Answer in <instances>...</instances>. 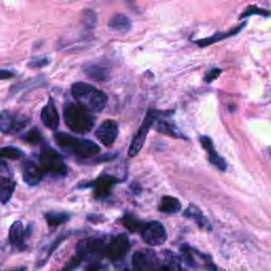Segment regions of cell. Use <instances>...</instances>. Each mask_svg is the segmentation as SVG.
<instances>
[{"mask_svg": "<svg viewBox=\"0 0 271 271\" xmlns=\"http://www.w3.org/2000/svg\"><path fill=\"white\" fill-rule=\"evenodd\" d=\"M54 140L64 152L80 159L94 158L101 152V148L96 142L71 136L66 133L54 134Z\"/></svg>", "mask_w": 271, "mask_h": 271, "instance_id": "1", "label": "cell"}, {"mask_svg": "<svg viewBox=\"0 0 271 271\" xmlns=\"http://www.w3.org/2000/svg\"><path fill=\"white\" fill-rule=\"evenodd\" d=\"M64 121L70 131L80 135L92 132L96 124L93 112L80 103H69L64 107Z\"/></svg>", "mask_w": 271, "mask_h": 271, "instance_id": "2", "label": "cell"}, {"mask_svg": "<svg viewBox=\"0 0 271 271\" xmlns=\"http://www.w3.org/2000/svg\"><path fill=\"white\" fill-rule=\"evenodd\" d=\"M71 93L78 103L93 113H102L108 101V97L104 92L84 82L72 85Z\"/></svg>", "mask_w": 271, "mask_h": 271, "instance_id": "3", "label": "cell"}, {"mask_svg": "<svg viewBox=\"0 0 271 271\" xmlns=\"http://www.w3.org/2000/svg\"><path fill=\"white\" fill-rule=\"evenodd\" d=\"M107 238H87L78 243L76 258L81 262H100L104 258Z\"/></svg>", "mask_w": 271, "mask_h": 271, "instance_id": "4", "label": "cell"}, {"mask_svg": "<svg viewBox=\"0 0 271 271\" xmlns=\"http://www.w3.org/2000/svg\"><path fill=\"white\" fill-rule=\"evenodd\" d=\"M131 246L129 237L125 233H119L111 239H107L104 258L111 261L113 264H120L128 257Z\"/></svg>", "mask_w": 271, "mask_h": 271, "instance_id": "5", "label": "cell"}, {"mask_svg": "<svg viewBox=\"0 0 271 271\" xmlns=\"http://www.w3.org/2000/svg\"><path fill=\"white\" fill-rule=\"evenodd\" d=\"M40 162L44 171L53 177H65L68 169L60 153L50 147H44L41 150Z\"/></svg>", "mask_w": 271, "mask_h": 271, "instance_id": "6", "label": "cell"}, {"mask_svg": "<svg viewBox=\"0 0 271 271\" xmlns=\"http://www.w3.org/2000/svg\"><path fill=\"white\" fill-rule=\"evenodd\" d=\"M124 182V179H120L116 176L110 174H103L97 179L86 184L79 186V189H92L94 191V198L97 201H104L110 197L114 187L118 184Z\"/></svg>", "mask_w": 271, "mask_h": 271, "instance_id": "7", "label": "cell"}, {"mask_svg": "<svg viewBox=\"0 0 271 271\" xmlns=\"http://www.w3.org/2000/svg\"><path fill=\"white\" fill-rule=\"evenodd\" d=\"M31 118L20 113L4 111L0 113V133L15 135L22 132L30 123Z\"/></svg>", "mask_w": 271, "mask_h": 271, "instance_id": "8", "label": "cell"}, {"mask_svg": "<svg viewBox=\"0 0 271 271\" xmlns=\"http://www.w3.org/2000/svg\"><path fill=\"white\" fill-rule=\"evenodd\" d=\"M161 112L155 111V110H151L150 112H148L146 118H144L139 131L137 132V134L135 135L134 139L131 142V146H130V150H129V156L130 157H136L140 151L142 150L144 143H146L147 140V136L150 132V130L152 129V126L154 125V123L157 121V119L161 116Z\"/></svg>", "mask_w": 271, "mask_h": 271, "instance_id": "9", "label": "cell"}, {"mask_svg": "<svg viewBox=\"0 0 271 271\" xmlns=\"http://www.w3.org/2000/svg\"><path fill=\"white\" fill-rule=\"evenodd\" d=\"M198 259L204 260L208 264L209 270L218 269V267L214 265L212 258L209 257L208 255H205L203 254V252L198 251L197 249L192 248L188 244H185L180 247V260H182V263L185 264L188 268H191V269L204 268L202 263L198 262Z\"/></svg>", "mask_w": 271, "mask_h": 271, "instance_id": "10", "label": "cell"}, {"mask_svg": "<svg viewBox=\"0 0 271 271\" xmlns=\"http://www.w3.org/2000/svg\"><path fill=\"white\" fill-rule=\"evenodd\" d=\"M140 233L143 242L149 246H161L168 240L165 226L157 221L146 223Z\"/></svg>", "mask_w": 271, "mask_h": 271, "instance_id": "11", "label": "cell"}, {"mask_svg": "<svg viewBox=\"0 0 271 271\" xmlns=\"http://www.w3.org/2000/svg\"><path fill=\"white\" fill-rule=\"evenodd\" d=\"M133 268L138 271L156 270L161 268L162 263L159 261L157 254L152 249H140L133 255Z\"/></svg>", "mask_w": 271, "mask_h": 271, "instance_id": "12", "label": "cell"}, {"mask_svg": "<svg viewBox=\"0 0 271 271\" xmlns=\"http://www.w3.org/2000/svg\"><path fill=\"white\" fill-rule=\"evenodd\" d=\"M32 225H29L27 228L24 227V224L21 221L15 222L9 232V241L12 247L18 251H25L28 247L27 242L31 237Z\"/></svg>", "mask_w": 271, "mask_h": 271, "instance_id": "13", "label": "cell"}, {"mask_svg": "<svg viewBox=\"0 0 271 271\" xmlns=\"http://www.w3.org/2000/svg\"><path fill=\"white\" fill-rule=\"evenodd\" d=\"M119 136V125L115 120L104 121L96 132L97 139L105 147H112Z\"/></svg>", "mask_w": 271, "mask_h": 271, "instance_id": "14", "label": "cell"}, {"mask_svg": "<svg viewBox=\"0 0 271 271\" xmlns=\"http://www.w3.org/2000/svg\"><path fill=\"white\" fill-rule=\"evenodd\" d=\"M46 172L42 166L36 165L33 161H26L23 168V178L24 182L30 187L39 186L45 176Z\"/></svg>", "mask_w": 271, "mask_h": 271, "instance_id": "15", "label": "cell"}, {"mask_svg": "<svg viewBox=\"0 0 271 271\" xmlns=\"http://www.w3.org/2000/svg\"><path fill=\"white\" fill-rule=\"evenodd\" d=\"M41 120L46 128L52 131H56L60 126V115L52 98L49 99L48 104L43 108L41 113Z\"/></svg>", "mask_w": 271, "mask_h": 271, "instance_id": "16", "label": "cell"}, {"mask_svg": "<svg viewBox=\"0 0 271 271\" xmlns=\"http://www.w3.org/2000/svg\"><path fill=\"white\" fill-rule=\"evenodd\" d=\"M200 141H201L203 149H205L206 152L208 153L209 160H210L211 164L214 167L218 168L220 171L225 172L227 170V162L222 156H220L218 154V152H216L211 138H209L208 136H202L200 138Z\"/></svg>", "mask_w": 271, "mask_h": 271, "instance_id": "17", "label": "cell"}, {"mask_svg": "<svg viewBox=\"0 0 271 271\" xmlns=\"http://www.w3.org/2000/svg\"><path fill=\"white\" fill-rule=\"evenodd\" d=\"M84 74L95 82H105L110 79V68L98 63H88L83 67Z\"/></svg>", "mask_w": 271, "mask_h": 271, "instance_id": "18", "label": "cell"}, {"mask_svg": "<svg viewBox=\"0 0 271 271\" xmlns=\"http://www.w3.org/2000/svg\"><path fill=\"white\" fill-rule=\"evenodd\" d=\"M184 216L187 219L193 220L197 224V226L203 230H208V231L212 230L211 224L209 223L206 216L203 214L202 210L195 205H190L188 209L184 212Z\"/></svg>", "mask_w": 271, "mask_h": 271, "instance_id": "19", "label": "cell"}, {"mask_svg": "<svg viewBox=\"0 0 271 271\" xmlns=\"http://www.w3.org/2000/svg\"><path fill=\"white\" fill-rule=\"evenodd\" d=\"M246 26V23H243L241 24L240 26L233 28L232 30L228 31V32H225V33H216L214 34L213 36H211V38H208V39H204V40H201V41H196L195 43L201 46V47H207V46H210L212 44H215V43H219L221 41H224L226 39H229V38H232V36L237 35L238 33H240L243 28Z\"/></svg>", "mask_w": 271, "mask_h": 271, "instance_id": "20", "label": "cell"}, {"mask_svg": "<svg viewBox=\"0 0 271 271\" xmlns=\"http://www.w3.org/2000/svg\"><path fill=\"white\" fill-rule=\"evenodd\" d=\"M16 189V183L13 179L0 176V204L6 205L10 202Z\"/></svg>", "mask_w": 271, "mask_h": 271, "instance_id": "21", "label": "cell"}, {"mask_svg": "<svg viewBox=\"0 0 271 271\" xmlns=\"http://www.w3.org/2000/svg\"><path fill=\"white\" fill-rule=\"evenodd\" d=\"M164 115V113L161 114V116ZM160 116V117H161ZM160 117L157 119V132H159L160 134H164V135H167L169 137H174V138H184L186 139L185 135H183L182 133H180L177 128L175 126L174 123H172L171 121L169 120H166V119H160Z\"/></svg>", "mask_w": 271, "mask_h": 271, "instance_id": "22", "label": "cell"}, {"mask_svg": "<svg viewBox=\"0 0 271 271\" xmlns=\"http://www.w3.org/2000/svg\"><path fill=\"white\" fill-rule=\"evenodd\" d=\"M108 27H110V29L113 31L125 33V32H129L131 30L132 22L128 16L119 13V14L115 15L110 21V23H108Z\"/></svg>", "mask_w": 271, "mask_h": 271, "instance_id": "23", "label": "cell"}, {"mask_svg": "<svg viewBox=\"0 0 271 271\" xmlns=\"http://www.w3.org/2000/svg\"><path fill=\"white\" fill-rule=\"evenodd\" d=\"M158 210L161 213L166 214H175L182 210V204L179 200L173 196H164L161 200V203L158 207Z\"/></svg>", "mask_w": 271, "mask_h": 271, "instance_id": "24", "label": "cell"}, {"mask_svg": "<svg viewBox=\"0 0 271 271\" xmlns=\"http://www.w3.org/2000/svg\"><path fill=\"white\" fill-rule=\"evenodd\" d=\"M45 219L50 228H57L70 221L71 214L66 212H48L45 214Z\"/></svg>", "mask_w": 271, "mask_h": 271, "instance_id": "25", "label": "cell"}, {"mask_svg": "<svg viewBox=\"0 0 271 271\" xmlns=\"http://www.w3.org/2000/svg\"><path fill=\"white\" fill-rule=\"evenodd\" d=\"M121 221L123 226L132 233H140L144 225H146V222H142L141 220L137 219L135 215L130 213H126Z\"/></svg>", "mask_w": 271, "mask_h": 271, "instance_id": "26", "label": "cell"}, {"mask_svg": "<svg viewBox=\"0 0 271 271\" xmlns=\"http://www.w3.org/2000/svg\"><path fill=\"white\" fill-rule=\"evenodd\" d=\"M81 22L85 30L92 31L97 25V14L93 10H84Z\"/></svg>", "mask_w": 271, "mask_h": 271, "instance_id": "27", "label": "cell"}, {"mask_svg": "<svg viewBox=\"0 0 271 271\" xmlns=\"http://www.w3.org/2000/svg\"><path fill=\"white\" fill-rule=\"evenodd\" d=\"M25 156L24 152L14 147H5L0 149V157L9 160H20Z\"/></svg>", "mask_w": 271, "mask_h": 271, "instance_id": "28", "label": "cell"}, {"mask_svg": "<svg viewBox=\"0 0 271 271\" xmlns=\"http://www.w3.org/2000/svg\"><path fill=\"white\" fill-rule=\"evenodd\" d=\"M22 138H23L24 141H26L27 143L32 144V146H39V144L44 142L43 135L41 134L40 131H38L36 129H33V130L29 131Z\"/></svg>", "mask_w": 271, "mask_h": 271, "instance_id": "29", "label": "cell"}, {"mask_svg": "<svg viewBox=\"0 0 271 271\" xmlns=\"http://www.w3.org/2000/svg\"><path fill=\"white\" fill-rule=\"evenodd\" d=\"M250 15H261V16H266L267 17V16L270 15V12L267 11V10L261 9V8H259L257 6H251L243 13L241 18L247 17V16H250Z\"/></svg>", "mask_w": 271, "mask_h": 271, "instance_id": "30", "label": "cell"}, {"mask_svg": "<svg viewBox=\"0 0 271 271\" xmlns=\"http://www.w3.org/2000/svg\"><path fill=\"white\" fill-rule=\"evenodd\" d=\"M223 70L222 69H212L209 72H207L206 76H205V82L206 83H212L213 81H215L218 79L221 75H222Z\"/></svg>", "mask_w": 271, "mask_h": 271, "instance_id": "31", "label": "cell"}, {"mask_svg": "<svg viewBox=\"0 0 271 271\" xmlns=\"http://www.w3.org/2000/svg\"><path fill=\"white\" fill-rule=\"evenodd\" d=\"M50 63V60L48 58H39V59H34L32 60L28 66L30 68H41L44 66H47Z\"/></svg>", "mask_w": 271, "mask_h": 271, "instance_id": "32", "label": "cell"}, {"mask_svg": "<svg viewBox=\"0 0 271 271\" xmlns=\"http://www.w3.org/2000/svg\"><path fill=\"white\" fill-rule=\"evenodd\" d=\"M117 156H118V154H110V153H108L106 155L101 156L100 158L94 159V161H95V164H101V162H108V161H112L115 158H117Z\"/></svg>", "mask_w": 271, "mask_h": 271, "instance_id": "33", "label": "cell"}, {"mask_svg": "<svg viewBox=\"0 0 271 271\" xmlns=\"http://www.w3.org/2000/svg\"><path fill=\"white\" fill-rule=\"evenodd\" d=\"M14 72L11 70H0V81L9 80L14 77Z\"/></svg>", "mask_w": 271, "mask_h": 271, "instance_id": "34", "label": "cell"}, {"mask_svg": "<svg viewBox=\"0 0 271 271\" xmlns=\"http://www.w3.org/2000/svg\"><path fill=\"white\" fill-rule=\"evenodd\" d=\"M9 167L6 162V159L0 157V173H4V172H8Z\"/></svg>", "mask_w": 271, "mask_h": 271, "instance_id": "35", "label": "cell"}]
</instances>
